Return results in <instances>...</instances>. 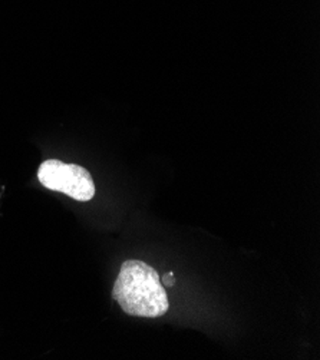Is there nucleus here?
Masks as SVG:
<instances>
[{"label": "nucleus", "instance_id": "f257e3e1", "mask_svg": "<svg viewBox=\"0 0 320 360\" xmlns=\"http://www.w3.org/2000/svg\"><path fill=\"white\" fill-rule=\"evenodd\" d=\"M113 296L129 316L154 319L164 316L169 307L160 274L139 260H128L121 266Z\"/></svg>", "mask_w": 320, "mask_h": 360}, {"label": "nucleus", "instance_id": "f03ea898", "mask_svg": "<svg viewBox=\"0 0 320 360\" xmlns=\"http://www.w3.org/2000/svg\"><path fill=\"white\" fill-rule=\"evenodd\" d=\"M38 179L44 187L66 194L77 201H89L95 195V184L88 169L59 160L44 161L38 169Z\"/></svg>", "mask_w": 320, "mask_h": 360}, {"label": "nucleus", "instance_id": "7ed1b4c3", "mask_svg": "<svg viewBox=\"0 0 320 360\" xmlns=\"http://www.w3.org/2000/svg\"><path fill=\"white\" fill-rule=\"evenodd\" d=\"M174 276H172V273H167L165 276H162V285L164 287H171V285H174Z\"/></svg>", "mask_w": 320, "mask_h": 360}]
</instances>
